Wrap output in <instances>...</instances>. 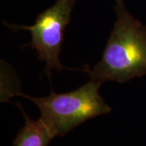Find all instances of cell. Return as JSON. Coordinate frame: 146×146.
<instances>
[{
	"instance_id": "cell-1",
	"label": "cell",
	"mask_w": 146,
	"mask_h": 146,
	"mask_svg": "<svg viewBox=\"0 0 146 146\" xmlns=\"http://www.w3.org/2000/svg\"><path fill=\"white\" fill-rule=\"evenodd\" d=\"M114 10L117 21L101 60L83 70L101 83H126L146 75V26L131 15L124 0H115Z\"/></svg>"
},
{
	"instance_id": "cell-4",
	"label": "cell",
	"mask_w": 146,
	"mask_h": 146,
	"mask_svg": "<svg viewBox=\"0 0 146 146\" xmlns=\"http://www.w3.org/2000/svg\"><path fill=\"white\" fill-rule=\"evenodd\" d=\"M22 111L25 123L18 131L13 146H48L54 138L40 119L34 121L25 113L21 103H16Z\"/></svg>"
},
{
	"instance_id": "cell-3",
	"label": "cell",
	"mask_w": 146,
	"mask_h": 146,
	"mask_svg": "<svg viewBox=\"0 0 146 146\" xmlns=\"http://www.w3.org/2000/svg\"><path fill=\"white\" fill-rule=\"evenodd\" d=\"M76 0H56V2L36 17L34 25L30 26L3 24L14 31L28 30L31 33V41L23 47L29 46L35 50L37 58L46 62L44 72L50 76L52 71L63 69L74 70L63 66L59 60L64 41V29L71 19Z\"/></svg>"
},
{
	"instance_id": "cell-2",
	"label": "cell",
	"mask_w": 146,
	"mask_h": 146,
	"mask_svg": "<svg viewBox=\"0 0 146 146\" xmlns=\"http://www.w3.org/2000/svg\"><path fill=\"white\" fill-rule=\"evenodd\" d=\"M101 83L90 79L77 89L65 94L51 92L47 97L35 98L17 93L40 110L39 119L54 137L63 136L87 120L109 114L111 108L100 95Z\"/></svg>"
}]
</instances>
